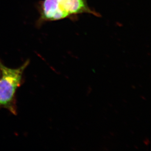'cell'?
Here are the masks:
<instances>
[{"label": "cell", "mask_w": 151, "mask_h": 151, "mask_svg": "<svg viewBox=\"0 0 151 151\" xmlns=\"http://www.w3.org/2000/svg\"><path fill=\"white\" fill-rule=\"evenodd\" d=\"M29 62V60H27L15 68H9L3 65L0 77V109H6L12 114H17L16 92L22 84L24 70Z\"/></svg>", "instance_id": "cell-1"}, {"label": "cell", "mask_w": 151, "mask_h": 151, "mask_svg": "<svg viewBox=\"0 0 151 151\" xmlns=\"http://www.w3.org/2000/svg\"><path fill=\"white\" fill-rule=\"evenodd\" d=\"M37 7L39 17L36 22L37 27H40L46 22L70 19L67 13L60 7L58 0H42Z\"/></svg>", "instance_id": "cell-2"}, {"label": "cell", "mask_w": 151, "mask_h": 151, "mask_svg": "<svg viewBox=\"0 0 151 151\" xmlns=\"http://www.w3.org/2000/svg\"><path fill=\"white\" fill-rule=\"evenodd\" d=\"M60 7L67 13L72 20L78 15L88 13L96 17H100L99 13L93 10L88 6L87 0H58Z\"/></svg>", "instance_id": "cell-3"}, {"label": "cell", "mask_w": 151, "mask_h": 151, "mask_svg": "<svg viewBox=\"0 0 151 151\" xmlns=\"http://www.w3.org/2000/svg\"><path fill=\"white\" fill-rule=\"evenodd\" d=\"M3 63L1 62V61L0 60V77L1 76V72H2V66H3Z\"/></svg>", "instance_id": "cell-4"}, {"label": "cell", "mask_w": 151, "mask_h": 151, "mask_svg": "<svg viewBox=\"0 0 151 151\" xmlns=\"http://www.w3.org/2000/svg\"><path fill=\"white\" fill-rule=\"evenodd\" d=\"M144 142L145 144L146 145H148L149 143H150V141H149V140L148 139V138H146V139H145L144 140Z\"/></svg>", "instance_id": "cell-5"}]
</instances>
